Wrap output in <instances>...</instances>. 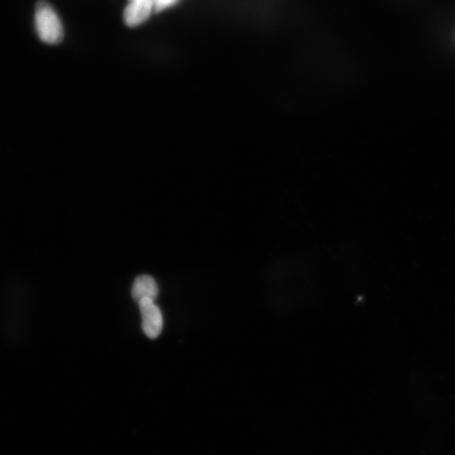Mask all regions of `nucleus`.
Returning a JSON list of instances; mask_svg holds the SVG:
<instances>
[{
  "label": "nucleus",
  "mask_w": 455,
  "mask_h": 455,
  "mask_svg": "<svg viewBox=\"0 0 455 455\" xmlns=\"http://www.w3.org/2000/svg\"><path fill=\"white\" fill-rule=\"evenodd\" d=\"M35 26L39 38L49 45H57L63 41V24L50 4L41 0L35 8Z\"/></svg>",
  "instance_id": "obj_1"
},
{
  "label": "nucleus",
  "mask_w": 455,
  "mask_h": 455,
  "mask_svg": "<svg viewBox=\"0 0 455 455\" xmlns=\"http://www.w3.org/2000/svg\"><path fill=\"white\" fill-rule=\"evenodd\" d=\"M142 317V328L148 338L155 339L163 330V317L160 308L152 300H143L138 303Z\"/></svg>",
  "instance_id": "obj_2"
},
{
  "label": "nucleus",
  "mask_w": 455,
  "mask_h": 455,
  "mask_svg": "<svg viewBox=\"0 0 455 455\" xmlns=\"http://www.w3.org/2000/svg\"><path fill=\"white\" fill-rule=\"evenodd\" d=\"M155 8V0H131L125 8L124 21L130 28L146 23Z\"/></svg>",
  "instance_id": "obj_3"
},
{
  "label": "nucleus",
  "mask_w": 455,
  "mask_h": 455,
  "mask_svg": "<svg viewBox=\"0 0 455 455\" xmlns=\"http://www.w3.org/2000/svg\"><path fill=\"white\" fill-rule=\"evenodd\" d=\"M158 295V284L150 276L142 275L135 279L132 287V297L138 304L146 299L155 301Z\"/></svg>",
  "instance_id": "obj_4"
},
{
  "label": "nucleus",
  "mask_w": 455,
  "mask_h": 455,
  "mask_svg": "<svg viewBox=\"0 0 455 455\" xmlns=\"http://www.w3.org/2000/svg\"><path fill=\"white\" fill-rule=\"evenodd\" d=\"M178 0H155V8L156 11H162L170 6H174Z\"/></svg>",
  "instance_id": "obj_5"
}]
</instances>
